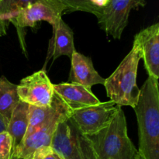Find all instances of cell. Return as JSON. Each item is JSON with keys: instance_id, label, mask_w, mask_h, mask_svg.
I'll return each instance as SVG.
<instances>
[{"instance_id": "obj_15", "label": "cell", "mask_w": 159, "mask_h": 159, "mask_svg": "<svg viewBox=\"0 0 159 159\" xmlns=\"http://www.w3.org/2000/svg\"><path fill=\"white\" fill-rule=\"evenodd\" d=\"M29 124V105L20 101L14 109L7 125V132L13 143V151L26 136Z\"/></svg>"}, {"instance_id": "obj_9", "label": "cell", "mask_w": 159, "mask_h": 159, "mask_svg": "<svg viewBox=\"0 0 159 159\" xmlns=\"http://www.w3.org/2000/svg\"><path fill=\"white\" fill-rule=\"evenodd\" d=\"M70 116H61L55 118L35 131L26 137L20 144L14 149L12 155L20 158L31 159L34 152L43 147L51 146L56 128L60 122L69 118Z\"/></svg>"}, {"instance_id": "obj_4", "label": "cell", "mask_w": 159, "mask_h": 159, "mask_svg": "<svg viewBox=\"0 0 159 159\" xmlns=\"http://www.w3.org/2000/svg\"><path fill=\"white\" fill-rule=\"evenodd\" d=\"M51 146L65 159H96L89 141L71 116L59 123Z\"/></svg>"}, {"instance_id": "obj_17", "label": "cell", "mask_w": 159, "mask_h": 159, "mask_svg": "<svg viewBox=\"0 0 159 159\" xmlns=\"http://www.w3.org/2000/svg\"><path fill=\"white\" fill-rule=\"evenodd\" d=\"M37 0H0V20L9 23L21 9Z\"/></svg>"}, {"instance_id": "obj_2", "label": "cell", "mask_w": 159, "mask_h": 159, "mask_svg": "<svg viewBox=\"0 0 159 159\" xmlns=\"http://www.w3.org/2000/svg\"><path fill=\"white\" fill-rule=\"evenodd\" d=\"M142 58L139 42L134 38L133 47L113 74L105 79L107 95L119 107L134 108L139 99L141 89L137 85L138 64Z\"/></svg>"}, {"instance_id": "obj_10", "label": "cell", "mask_w": 159, "mask_h": 159, "mask_svg": "<svg viewBox=\"0 0 159 159\" xmlns=\"http://www.w3.org/2000/svg\"><path fill=\"white\" fill-rule=\"evenodd\" d=\"M134 38L139 42L144 68L148 76L159 79V23L140 31Z\"/></svg>"}, {"instance_id": "obj_7", "label": "cell", "mask_w": 159, "mask_h": 159, "mask_svg": "<svg viewBox=\"0 0 159 159\" xmlns=\"http://www.w3.org/2000/svg\"><path fill=\"white\" fill-rule=\"evenodd\" d=\"M66 11V7L57 0H37L17 12L9 22L18 31L25 27H34L40 21H47L53 26Z\"/></svg>"}, {"instance_id": "obj_12", "label": "cell", "mask_w": 159, "mask_h": 159, "mask_svg": "<svg viewBox=\"0 0 159 159\" xmlns=\"http://www.w3.org/2000/svg\"><path fill=\"white\" fill-rule=\"evenodd\" d=\"M71 113L72 110L55 93L49 107H37L29 105V124L25 138L52 120L61 116H71Z\"/></svg>"}, {"instance_id": "obj_21", "label": "cell", "mask_w": 159, "mask_h": 159, "mask_svg": "<svg viewBox=\"0 0 159 159\" xmlns=\"http://www.w3.org/2000/svg\"><path fill=\"white\" fill-rule=\"evenodd\" d=\"M7 121L0 115V133L2 131H6L7 130Z\"/></svg>"}, {"instance_id": "obj_16", "label": "cell", "mask_w": 159, "mask_h": 159, "mask_svg": "<svg viewBox=\"0 0 159 159\" xmlns=\"http://www.w3.org/2000/svg\"><path fill=\"white\" fill-rule=\"evenodd\" d=\"M20 99L17 85L9 82L5 76L0 77V115L9 123L14 109Z\"/></svg>"}, {"instance_id": "obj_6", "label": "cell", "mask_w": 159, "mask_h": 159, "mask_svg": "<svg viewBox=\"0 0 159 159\" xmlns=\"http://www.w3.org/2000/svg\"><path fill=\"white\" fill-rule=\"evenodd\" d=\"M120 107L113 101L101 102L97 105L72 111L71 118L83 134L91 135L110 124Z\"/></svg>"}, {"instance_id": "obj_14", "label": "cell", "mask_w": 159, "mask_h": 159, "mask_svg": "<svg viewBox=\"0 0 159 159\" xmlns=\"http://www.w3.org/2000/svg\"><path fill=\"white\" fill-rule=\"evenodd\" d=\"M69 82L91 88L95 85H104L105 79L95 69L91 57L75 51L71 57Z\"/></svg>"}, {"instance_id": "obj_23", "label": "cell", "mask_w": 159, "mask_h": 159, "mask_svg": "<svg viewBox=\"0 0 159 159\" xmlns=\"http://www.w3.org/2000/svg\"><path fill=\"white\" fill-rule=\"evenodd\" d=\"M138 153H139V152H138ZM137 159H144V158H143L142 156H141V155H140V154H138V157H137Z\"/></svg>"}, {"instance_id": "obj_8", "label": "cell", "mask_w": 159, "mask_h": 159, "mask_svg": "<svg viewBox=\"0 0 159 159\" xmlns=\"http://www.w3.org/2000/svg\"><path fill=\"white\" fill-rule=\"evenodd\" d=\"M20 101L37 107H49L54 94V84L44 68L24 78L17 85Z\"/></svg>"}, {"instance_id": "obj_5", "label": "cell", "mask_w": 159, "mask_h": 159, "mask_svg": "<svg viewBox=\"0 0 159 159\" xmlns=\"http://www.w3.org/2000/svg\"><path fill=\"white\" fill-rule=\"evenodd\" d=\"M146 5L145 0H109L97 16L98 24L108 37L120 39L132 9Z\"/></svg>"}, {"instance_id": "obj_20", "label": "cell", "mask_w": 159, "mask_h": 159, "mask_svg": "<svg viewBox=\"0 0 159 159\" xmlns=\"http://www.w3.org/2000/svg\"><path fill=\"white\" fill-rule=\"evenodd\" d=\"M31 159H65L51 146L43 147L36 151Z\"/></svg>"}, {"instance_id": "obj_22", "label": "cell", "mask_w": 159, "mask_h": 159, "mask_svg": "<svg viewBox=\"0 0 159 159\" xmlns=\"http://www.w3.org/2000/svg\"><path fill=\"white\" fill-rule=\"evenodd\" d=\"M10 159H26V158H20V157L15 156V155H12Z\"/></svg>"}, {"instance_id": "obj_13", "label": "cell", "mask_w": 159, "mask_h": 159, "mask_svg": "<svg viewBox=\"0 0 159 159\" xmlns=\"http://www.w3.org/2000/svg\"><path fill=\"white\" fill-rule=\"evenodd\" d=\"M52 27L53 36L50 40L48 52L43 68L51 58L54 61L62 55L68 56L71 58L73 53L76 51L75 48L74 34L72 30L62 19L57 20Z\"/></svg>"}, {"instance_id": "obj_1", "label": "cell", "mask_w": 159, "mask_h": 159, "mask_svg": "<svg viewBox=\"0 0 159 159\" xmlns=\"http://www.w3.org/2000/svg\"><path fill=\"white\" fill-rule=\"evenodd\" d=\"M139 137L138 152L144 159H159L158 80L148 76L134 108Z\"/></svg>"}, {"instance_id": "obj_11", "label": "cell", "mask_w": 159, "mask_h": 159, "mask_svg": "<svg viewBox=\"0 0 159 159\" xmlns=\"http://www.w3.org/2000/svg\"><path fill=\"white\" fill-rule=\"evenodd\" d=\"M54 90L72 111L101 102L93 93L91 88L77 83L62 82L55 84Z\"/></svg>"}, {"instance_id": "obj_19", "label": "cell", "mask_w": 159, "mask_h": 159, "mask_svg": "<svg viewBox=\"0 0 159 159\" xmlns=\"http://www.w3.org/2000/svg\"><path fill=\"white\" fill-rule=\"evenodd\" d=\"M13 154V143L10 134L6 131L0 133V159H10Z\"/></svg>"}, {"instance_id": "obj_3", "label": "cell", "mask_w": 159, "mask_h": 159, "mask_svg": "<svg viewBox=\"0 0 159 159\" xmlns=\"http://www.w3.org/2000/svg\"><path fill=\"white\" fill-rule=\"evenodd\" d=\"M86 137L96 159H137L139 154L127 134V120L122 107L107 127Z\"/></svg>"}, {"instance_id": "obj_18", "label": "cell", "mask_w": 159, "mask_h": 159, "mask_svg": "<svg viewBox=\"0 0 159 159\" xmlns=\"http://www.w3.org/2000/svg\"><path fill=\"white\" fill-rule=\"evenodd\" d=\"M66 7L68 12L81 11L93 14L96 17L100 14L101 10L94 6L91 0H57Z\"/></svg>"}]
</instances>
